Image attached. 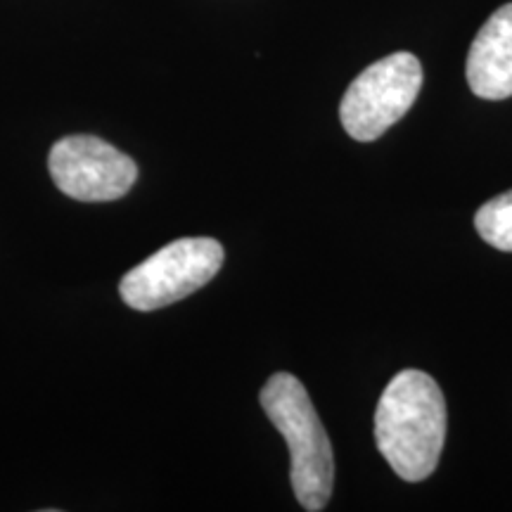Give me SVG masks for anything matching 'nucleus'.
<instances>
[{
  "mask_svg": "<svg viewBox=\"0 0 512 512\" xmlns=\"http://www.w3.org/2000/svg\"><path fill=\"white\" fill-rule=\"evenodd\" d=\"M375 441L406 482H422L437 470L446 441V401L430 375L422 370L394 375L377 403Z\"/></svg>",
  "mask_w": 512,
  "mask_h": 512,
  "instance_id": "nucleus-1",
  "label": "nucleus"
},
{
  "mask_svg": "<svg viewBox=\"0 0 512 512\" xmlns=\"http://www.w3.org/2000/svg\"><path fill=\"white\" fill-rule=\"evenodd\" d=\"M259 399L290 446V482L299 505L309 512L323 510L335 486V456L309 392L294 375L275 373Z\"/></svg>",
  "mask_w": 512,
  "mask_h": 512,
  "instance_id": "nucleus-2",
  "label": "nucleus"
},
{
  "mask_svg": "<svg viewBox=\"0 0 512 512\" xmlns=\"http://www.w3.org/2000/svg\"><path fill=\"white\" fill-rule=\"evenodd\" d=\"M223 256L226 252L214 238H181L131 268L121 278L119 294L136 311L164 309L211 283Z\"/></svg>",
  "mask_w": 512,
  "mask_h": 512,
  "instance_id": "nucleus-3",
  "label": "nucleus"
},
{
  "mask_svg": "<svg viewBox=\"0 0 512 512\" xmlns=\"http://www.w3.org/2000/svg\"><path fill=\"white\" fill-rule=\"evenodd\" d=\"M422 88L420 60L411 53H394L370 64L351 81L339 105L344 131L370 143L394 126L413 107Z\"/></svg>",
  "mask_w": 512,
  "mask_h": 512,
  "instance_id": "nucleus-4",
  "label": "nucleus"
},
{
  "mask_svg": "<svg viewBox=\"0 0 512 512\" xmlns=\"http://www.w3.org/2000/svg\"><path fill=\"white\" fill-rule=\"evenodd\" d=\"M48 169L57 188L79 202L121 200L138 178V166L131 157L95 136L57 140Z\"/></svg>",
  "mask_w": 512,
  "mask_h": 512,
  "instance_id": "nucleus-5",
  "label": "nucleus"
},
{
  "mask_svg": "<svg viewBox=\"0 0 512 512\" xmlns=\"http://www.w3.org/2000/svg\"><path fill=\"white\" fill-rule=\"evenodd\" d=\"M465 74L477 98L505 100L512 95V3L498 8L479 29Z\"/></svg>",
  "mask_w": 512,
  "mask_h": 512,
  "instance_id": "nucleus-6",
  "label": "nucleus"
},
{
  "mask_svg": "<svg viewBox=\"0 0 512 512\" xmlns=\"http://www.w3.org/2000/svg\"><path fill=\"white\" fill-rule=\"evenodd\" d=\"M475 228L491 247L512 252V190L482 204L475 214Z\"/></svg>",
  "mask_w": 512,
  "mask_h": 512,
  "instance_id": "nucleus-7",
  "label": "nucleus"
}]
</instances>
